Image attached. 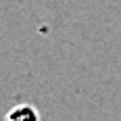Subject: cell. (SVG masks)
Instances as JSON below:
<instances>
[{"label":"cell","mask_w":121,"mask_h":121,"mask_svg":"<svg viewBox=\"0 0 121 121\" xmlns=\"http://www.w3.org/2000/svg\"><path fill=\"white\" fill-rule=\"evenodd\" d=\"M4 121H40V113L31 104H17L4 115Z\"/></svg>","instance_id":"1"}]
</instances>
